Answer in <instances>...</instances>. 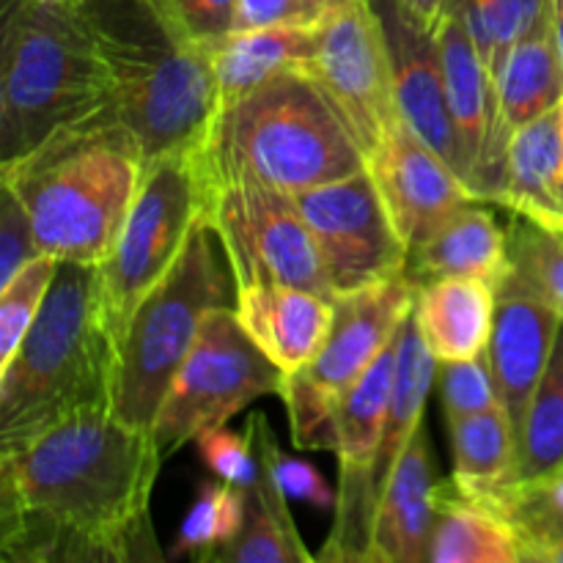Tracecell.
<instances>
[{"mask_svg":"<svg viewBox=\"0 0 563 563\" xmlns=\"http://www.w3.org/2000/svg\"><path fill=\"white\" fill-rule=\"evenodd\" d=\"M236 280L218 231L201 220L174 267L148 291L115 341L110 410L152 432L170 383L190 355L209 308L234 306Z\"/></svg>","mask_w":563,"mask_h":563,"instance_id":"cell-7","label":"cell"},{"mask_svg":"<svg viewBox=\"0 0 563 563\" xmlns=\"http://www.w3.org/2000/svg\"><path fill=\"white\" fill-rule=\"evenodd\" d=\"M247 515V493L234 484L214 478L201 484L196 504L187 511L181 531L176 537L174 559L196 563H214L242 531Z\"/></svg>","mask_w":563,"mask_h":563,"instance_id":"cell-27","label":"cell"},{"mask_svg":"<svg viewBox=\"0 0 563 563\" xmlns=\"http://www.w3.org/2000/svg\"><path fill=\"white\" fill-rule=\"evenodd\" d=\"M449 9L460 11L467 22L495 86L511 47L533 27L553 20V0H449Z\"/></svg>","mask_w":563,"mask_h":563,"instance_id":"cell-28","label":"cell"},{"mask_svg":"<svg viewBox=\"0 0 563 563\" xmlns=\"http://www.w3.org/2000/svg\"><path fill=\"white\" fill-rule=\"evenodd\" d=\"M113 71L115 119L137 137L146 163L190 152L220 110L212 55L168 36L143 0H91Z\"/></svg>","mask_w":563,"mask_h":563,"instance_id":"cell-6","label":"cell"},{"mask_svg":"<svg viewBox=\"0 0 563 563\" xmlns=\"http://www.w3.org/2000/svg\"><path fill=\"white\" fill-rule=\"evenodd\" d=\"M58 264V258L42 253L0 289V368L14 357L31 324L36 322Z\"/></svg>","mask_w":563,"mask_h":563,"instance_id":"cell-31","label":"cell"},{"mask_svg":"<svg viewBox=\"0 0 563 563\" xmlns=\"http://www.w3.org/2000/svg\"><path fill=\"white\" fill-rule=\"evenodd\" d=\"M429 563H522L520 544L493 500L451 482H440Z\"/></svg>","mask_w":563,"mask_h":563,"instance_id":"cell-22","label":"cell"},{"mask_svg":"<svg viewBox=\"0 0 563 563\" xmlns=\"http://www.w3.org/2000/svg\"><path fill=\"white\" fill-rule=\"evenodd\" d=\"M196 443L203 462H207L214 476L245 489V493L256 484L262 465H258L256 445H253V438L247 429L240 434L234 429L214 427L209 432H203Z\"/></svg>","mask_w":563,"mask_h":563,"instance_id":"cell-34","label":"cell"},{"mask_svg":"<svg viewBox=\"0 0 563 563\" xmlns=\"http://www.w3.org/2000/svg\"><path fill=\"white\" fill-rule=\"evenodd\" d=\"M372 5L385 31L399 115L462 176V152L451 119L438 33L412 16L399 0H372Z\"/></svg>","mask_w":563,"mask_h":563,"instance_id":"cell-15","label":"cell"},{"mask_svg":"<svg viewBox=\"0 0 563 563\" xmlns=\"http://www.w3.org/2000/svg\"><path fill=\"white\" fill-rule=\"evenodd\" d=\"M339 108L366 159L401 119L388 44L372 0H355L317 25L302 69Z\"/></svg>","mask_w":563,"mask_h":563,"instance_id":"cell-12","label":"cell"},{"mask_svg":"<svg viewBox=\"0 0 563 563\" xmlns=\"http://www.w3.org/2000/svg\"><path fill=\"white\" fill-rule=\"evenodd\" d=\"M0 289L20 273L22 267L42 256L31 212L9 185L0 190Z\"/></svg>","mask_w":563,"mask_h":563,"instance_id":"cell-35","label":"cell"},{"mask_svg":"<svg viewBox=\"0 0 563 563\" xmlns=\"http://www.w3.org/2000/svg\"><path fill=\"white\" fill-rule=\"evenodd\" d=\"M368 174L407 247H416L473 201L465 179L416 135L405 119L396 121L368 159Z\"/></svg>","mask_w":563,"mask_h":563,"instance_id":"cell-14","label":"cell"},{"mask_svg":"<svg viewBox=\"0 0 563 563\" xmlns=\"http://www.w3.org/2000/svg\"><path fill=\"white\" fill-rule=\"evenodd\" d=\"M440 396L449 421L476 416L500 405L498 388H495L493 366L487 352L467 361H451L440 366Z\"/></svg>","mask_w":563,"mask_h":563,"instance_id":"cell-33","label":"cell"},{"mask_svg":"<svg viewBox=\"0 0 563 563\" xmlns=\"http://www.w3.org/2000/svg\"><path fill=\"white\" fill-rule=\"evenodd\" d=\"M454 482L471 493L489 495L509 487L517 465V434L500 405L476 416L449 421Z\"/></svg>","mask_w":563,"mask_h":563,"instance_id":"cell-25","label":"cell"},{"mask_svg":"<svg viewBox=\"0 0 563 563\" xmlns=\"http://www.w3.org/2000/svg\"><path fill=\"white\" fill-rule=\"evenodd\" d=\"M3 163L108 113L113 71L91 0H11L0 55Z\"/></svg>","mask_w":563,"mask_h":563,"instance_id":"cell-3","label":"cell"},{"mask_svg":"<svg viewBox=\"0 0 563 563\" xmlns=\"http://www.w3.org/2000/svg\"><path fill=\"white\" fill-rule=\"evenodd\" d=\"M313 555L302 544L291 515H280L256 493H247V515L234 542L214 563H308Z\"/></svg>","mask_w":563,"mask_h":563,"instance_id":"cell-30","label":"cell"},{"mask_svg":"<svg viewBox=\"0 0 563 563\" xmlns=\"http://www.w3.org/2000/svg\"><path fill=\"white\" fill-rule=\"evenodd\" d=\"M509 264L563 319V231L509 212Z\"/></svg>","mask_w":563,"mask_h":563,"instance_id":"cell-29","label":"cell"},{"mask_svg":"<svg viewBox=\"0 0 563 563\" xmlns=\"http://www.w3.org/2000/svg\"><path fill=\"white\" fill-rule=\"evenodd\" d=\"M500 209L563 231L561 104L542 119L511 132Z\"/></svg>","mask_w":563,"mask_h":563,"instance_id":"cell-21","label":"cell"},{"mask_svg":"<svg viewBox=\"0 0 563 563\" xmlns=\"http://www.w3.org/2000/svg\"><path fill=\"white\" fill-rule=\"evenodd\" d=\"M509 269V223H500L498 203L473 198L410 247L405 278L416 289L440 278H478L498 289Z\"/></svg>","mask_w":563,"mask_h":563,"instance_id":"cell-17","label":"cell"},{"mask_svg":"<svg viewBox=\"0 0 563 563\" xmlns=\"http://www.w3.org/2000/svg\"><path fill=\"white\" fill-rule=\"evenodd\" d=\"M399 3L405 5L412 16H418L423 25L432 27L434 31V27H438V22L443 20L449 0H399Z\"/></svg>","mask_w":563,"mask_h":563,"instance_id":"cell-37","label":"cell"},{"mask_svg":"<svg viewBox=\"0 0 563 563\" xmlns=\"http://www.w3.org/2000/svg\"><path fill=\"white\" fill-rule=\"evenodd\" d=\"M143 3L168 31V36L209 55L229 33L236 31L240 0H143Z\"/></svg>","mask_w":563,"mask_h":563,"instance_id":"cell-32","label":"cell"},{"mask_svg":"<svg viewBox=\"0 0 563 563\" xmlns=\"http://www.w3.org/2000/svg\"><path fill=\"white\" fill-rule=\"evenodd\" d=\"M416 286L399 275L333 300V324L308 366L286 374L280 401L289 410L291 440L302 451L335 454V407L366 374L416 308Z\"/></svg>","mask_w":563,"mask_h":563,"instance_id":"cell-9","label":"cell"},{"mask_svg":"<svg viewBox=\"0 0 563 563\" xmlns=\"http://www.w3.org/2000/svg\"><path fill=\"white\" fill-rule=\"evenodd\" d=\"M317 27L269 25L234 31L212 49L220 104H231L284 71L302 69Z\"/></svg>","mask_w":563,"mask_h":563,"instance_id":"cell-23","label":"cell"},{"mask_svg":"<svg viewBox=\"0 0 563 563\" xmlns=\"http://www.w3.org/2000/svg\"><path fill=\"white\" fill-rule=\"evenodd\" d=\"M295 201L317 240L335 297L405 275L410 247L368 168L297 192Z\"/></svg>","mask_w":563,"mask_h":563,"instance_id":"cell-13","label":"cell"},{"mask_svg":"<svg viewBox=\"0 0 563 563\" xmlns=\"http://www.w3.org/2000/svg\"><path fill=\"white\" fill-rule=\"evenodd\" d=\"M286 374L245 333L234 306L209 308L201 333L165 394L154 421V440L170 460L264 396H280Z\"/></svg>","mask_w":563,"mask_h":563,"instance_id":"cell-10","label":"cell"},{"mask_svg":"<svg viewBox=\"0 0 563 563\" xmlns=\"http://www.w3.org/2000/svg\"><path fill=\"white\" fill-rule=\"evenodd\" d=\"M561 317L515 269L495 289V324L487 357L493 366L500 407L520 440L533 390L553 355Z\"/></svg>","mask_w":563,"mask_h":563,"instance_id":"cell-16","label":"cell"},{"mask_svg":"<svg viewBox=\"0 0 563 563\" xmlns=\"http://www.w3.org/2000/svg\"><path fill=\"white\" fill-rule=\"evenodd\" d=\"M438 489L440 478L434 471L432 443L421 427L379 500L368 563L427 561Z\"/></svg>","mask_w":563,"mask_h":563,"instance_id":"cell-19","label":"cell"},{"mask_svg":"<svg viewBox=\"0 0 563 563\" xmlns=\"http://www.w3.org/2000/svg\"><path fill=\"white\" fill-rule=\"evenodd\" d=\"M355 0H240L236 31L269 25L317 27Z\"/></svg>","mask_w":563,"mask_h":563,"instance_id":"cell-36","label":"cell"},{"mask_svg":"<svg viewBox=\"0 0 563 563\" xmlns=\"http://www.w3.org/2000/svg\"><path fill=\"white\" fill-rule=\"evenodd\" d=\"M498 99L509 137L563 102V60L553 20L533 27L511 47L498 75Z\"/></svg>","mask_w":563,"mask_h":563,"instance_id":"cell-24","label":"cell"},{"mask_svg":"<svg viewBox=\"0 0 563 563\" xmlns=\"http://www.w3.org/2000/svg\"><path fill=\"white\" fill-rule=\"evenodd\" d=\"M163 454L110 407L77 412L0 454L5 563H159L152 495Z\"/></svg>","mask_w":563,"mask_h":563,"instance_id":"cell-1","label":"cell"},{"mask_svg":"<svg viewBox=\"0 0 563 563\" xmlns=\"http://www.w3.org/2000/svg\"><path fill=\"white\" fill-rule=\"evenodd\" d=\"M192 152L203 185L256 179L289 196L368 168L339 108L297 69L220 104L207 137Z\"/></svg>","mask_w":563,"mask_h":563,"instance_id":"cell-5","label":"cell"},{"mask_svg":"<svg viewBox=\"0 0 563 563\" xmlns=\"http://www.w3.org/2000/svg\"><path fill=\"white\" fill-rule=\"evenodd\" d=\"M531 484H537V489L544 495V500H548V504L563 517V465L559 471L550 473V476L537 478V482Z\"/></svg>","mask_w":563,"mask_h":563,"instance_id":"cell-38","label":"cell"},{"mask_svg":"<svg viewBox=\"0 0 563 563\" xmlns=\"http://www.w3.org/2000/svg\"><path fill=\"white\" fill-rule=\"evenodd\" d=\"M561 135H563V102H561Z\"/></svg>","mask_w":563,"mask_h":563,"instance_id":"cell-39","label":"cell"},{"mask_svg":"<svg viewBox=\"0 0 563 563\" xmlns=\"http://www.w3.org/2000/svg\"><path fill=\"white\" fill-rule=\"evenodd\" d=\"M143 170L141 143L108 110L0 163V181L31 212L42 253L58 262L102 264L113 251Z\"/></svg>","mask_w":563,"mask_h":563,"instance_id":"cell-2","label":"cell"},{"mask_svg":"<svg viewBox=\"0 0 563 563\" xmlns=\"http://www.w3.org/2000/svg\"><path fill=\"white\" fill-rule=\"evenodd\" d=\"M412 313L438 363L478 357L493 339L495 286L478 278L429 280L418 286Z\"/></svg>","mask_w":563,"mask_h":563,"instance_id":"cell-20","label":"cell"},{"mask_svg":"<svg viewBox=\"0 0 563 563\" xmlns=\"http://www.w3.org/2000/svg\"><path fill=\"white\" fill-rule=\"evenodd\" d=\"M207 214V185L196 152H174L146 163L124 225L102 273V313L113 344L143 297L163 280Z\"/></svg>","mask_w":563,"mask_h":563,"instance_id":"cell-8","label":"cell"},{"mask_svg":"<svg viewBox=\"0 0 563 563\" xmlns=\"http://www.w3.org/2000/svg\"><path fill=\"white\" fill-rule=\"evenodd\" d=\"M113 357L99 264L60 262L36 322L0 368V454L77 412L110 407Z\"/></svg>","mask_w":563,"mask_h":563,"instance_id":"cell-4","label":"cell"},{"mask_svg":"<svg viewBox=\"0 0 563 563\" xmlns=\"http://www.w3.org/2000/svg\"><path fill=\"white\" fill-rule=\"evenodd\" d=\"M203 220L223 240L236 289L280 284L335 300L295 196L256 179L214 181L207 185Z\"/></svg>","mask_w":563,"mask_h":563,"instance_id":"cell-11","label":"cell"},{"mask_svg":"<svg viewBox=\"0 0 563 563\" xmlns=\"http://www.w3.org/2000/svg\"><path fill=\"white\" fill-rule=\"evenodd\" d=\"M563 465V319L553 355L533 390L520 440L511 484L537 482Z\"/></svg>","mask_w":563,"mask_h":563,"instance_id":"cell-26","label":"cell"},{"mask_svg":"<svg viewBox=\"0 0 563 563\" xmlns=\"http://www.w3.org/2000/svg\"><path fill=\"white\" fill-rule=\"evenodd\" d=\"M234 311L245 333L284 374L308 366L333 324V300L280 284L236 289Z\"/></svg>","mask_w":563,"mask_h":563,"instance_id":"cell-18","label":"cell"}]
</instances>
